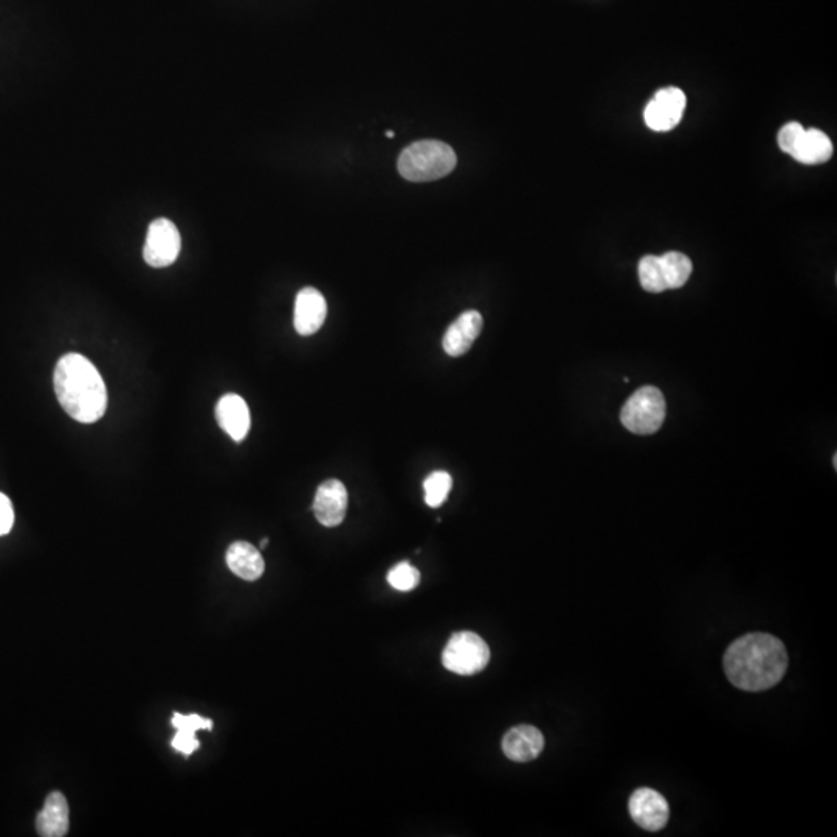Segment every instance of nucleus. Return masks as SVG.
Listing matches in <instances>:
<instances>
[{
    "label": "nucleus",
    "instance_id": "nucleus-19",
    "mask_svg": "<svg viewBox=\"0 0 837 837\" xmlns=\"http://www.w3.org/2000/svg\"><path fill=\"white\" fill-rule=\"evenodd\" d=\"M639 281L642 289L650 293H661L669 290L665 283L664 270L658 256L647 255L639 261Z\"/></svg>",
    "mask_w": 837,
    "mask_h": 837
},
{
    "label": "nucleus",
    "instance_id": "nucleus-15",
    "mask_svg": "<svg viewBox=\"0 0 837 837\" xmlns=\"http://www.w3.org/2000/svg\"><path fill=\"white\" fill-rule=\"evenodd\" d=\"M36 830L42 837H62L69 833V803L61 793H52L36 817Z\"/></svg>",
    "mask_w": 837,
    "mask_h": 837
},
{
    "label": "nucleus",
    "instance_id": "nucleus-13",
    "mask_svg": "<svg viewBox=\"0 0 837 837\" xmlns=\"http://www.w3.org/2000/svg\"><path fill=\"white\" fill-rule=\"evenodd\" d=\"M217 424L233 441L241 442L250 431V410L238 394H225L216 405Z\"/></svg>",
    "mask_w": 837,
    "mask_h": 837
},
{
    "label": "nucleus",
    "instance_id": "nucleus-1",
    "mask_svg": "<svg viewBox=\"0 0 837 837\" xmlns=\"http://www.w3.org/2000/svg\"><path fill=\"white\" fill-rule=\"evenodd\" d=\"M788 669L785 645L772 634L751 633L732 642L724 655V672L738 689L763 692L782 681Z\"/></svg>",
    "mask_w": 837,
    "mask_h": 837
},
{
    "label": "nucleus",
    "instance_id": "nucleus-9",
    "mask_svg": "<svg viewBox=\"0 0 837 837\" xmlns=\"http://www.w3.org/2000/svg\"><path fill=\"white\" fill-rule=\"evenodd\" d=\"M315 518L326 527H335L343 523L348 510V490L338 479L324 481L315 493Z\"/></svg>",
    "mask_w": 837,
    "mask_h": 837
},
{
    "label": "nucleus",
    "instance_id": "nucleus-4",
    "mask_svg": "<svg viewBox=\"0 0 837 837\" xmlns=\"http://www.w3.org/2000/svg\"><path fill=\"white\" fill-rule=\"evenodd\" d=\"M667 403L656 386H642L625 403L620 421L634 434H653L664 424Z\"/></svg>",
    "mask_w": 837,
    "mask_h": 837
},
{
    "label": "nucleus",
    "instance_id": "nucleus-16",
    "mask_svg": "<svg viewBox=\"0 0 837 837\" xmlns=\"http://www.w3.org/2000/svg\"><path fill=\"white\" fill-rule=\"evenodd\" d=\"M833 143L825 132L808 129L803 132L791 157L803 165H820L833 157Z\"/></svg>",
    "mask_w": 837,
    "mask_h": 837
},
{
    "label": "nucleus",
    "instance_id": "nucleus-24",
    "mask_svg": "<svg viewBox=\"0 0 837 837\" xmlns=\"http://www.w3.org/2000/svg\"><path fill=\"white\" fill-rule=\"evenodd\" d=\"M267 545H269V538H264V540L261 541V549L266 548Z\"/></svg>",
    "mask_w": 837,
    "mask_h": 837
},
{
    "label": "nucleus",
    "instance_id": "nucleus-25",
    "mask_svg": "<svg viewBox=\"0 0 837 837\" xmlns=\"http://www.w3.org/2000/svg\"><path fill=\"white\" fill-rule=\"evenodd\" d=\"M385 135H386V137H388V138H393V137H394V135H396V134H394V132H393V131H386V132H385Z\"/></svg>",
    "mask_w": 837,
    "mask_h": 837
},
{
    "label": "nucleus",
    "instance_id": "nucleus-17",
    "mask_svg": "<svg viewBox=\"0 0 837 837\" xmlns=\"http://www.w3.org/2000/svg\"><path fill=\"white\" fill-rule=\"evenodd\" d=\"M173 726L177 729L176 737L173 738V748L185 755H191L199 748V741L196 732L200 729H213V721L200 717L197 713L182 715L174 713Z\"/></svg>",
    "mask_w": 837,
    "mask_h": 837
},
{
    "label": "nucleus",
    "instance_id": "nucleus-23",
    "mask_svg": "<svg viewBox=\"0 0 837 837\" xmlns=\"http://www.w3.org/2000/svg\"><path fill=\"white\" fill-rule=\"evenodd\" d=\"M14 523V510L11 501L4 493H0V535L8 534Z\"/></svg>",
    "mask_w": 837,
    "mask_h": 837
},
{
    "label": "nucleus",
    "instance_id": "nucleus-10",
    "mask_svg": "<svg viewBox=\"0 0 837 837\" xmlns=\"http://www.w3.org/2000/svg\"><path fill=\"white\" fill-rule=\"evenodd\" d=\"M326 315H328V303L321 292L314 287H306L298 292L295 312H293V326L298 334L307 337L320 331Z\"/></svg>",
    "mask_w": 837,
    "mask_h": 837
},
{
    "label": "nucleus",
    "instance_id": "nucleus-5",
    "mask_svg": "<svg viewBox=\"0 0 837 837\" xmlns=\"http://www.w3.org/2000/svg\"><path fill=\"white\" fill-rule=\"evenodd\" d=\"M489 661V645L473 631L453 634L442 651V664L448 672L456 675H476L486 669Z\"/></svg>",
    "mask_w": 837,
    "mask_h": 837
},
{
    "label": "nucleus",
    "instance_id": "nucleus-6",
    "mask_svg": "<svg viewBox=\"0 0 837 837\" xmlns=\"http://www.w3.org/2000/svg\"><path fill=\"white\" fill-rule=\"evenodd\" d=\"M182 238L176 225L169 219H155L148 228L143 258L155 269L171 266L179 258Z\"/></svg>",
    "mask_w": 837,
    "mask_h": 837
},
{
    "label": "nucleus",
    "instance_id": "nucleus-11",
    "mask_svg": "<svg viewBox=\"0 0 837 837\" xmlns=\"http://www.w3.org/2000/svg\"><path fill=\"white\" fill-rule=\"evenodd\" d=\"M483 315L478 310H467L459 315L442 338V348L450 357H461L472 349L483 331Z\"/></svg>",
    "mask_w": 837,
    "mask_h": 837
},
{
    "label": "nucleus",
    "instance_id": "nucleus-7",
    "mask_svg": "<svg viewBox=\"0 0 837 837\" xmlns=\"http://www.w3.org/2000/svg\"><path fill=\"white\" fill-rule=\"evenodd\" d=\"M686 104V93L678 87H665L658 90L653 100L645 107V124L651 131H672L681 121L686 111Z\"/></svg>",
    "mask_w": 837,
    "mask_h": 837
},
{
    "label": "nucleus",
    "instance_id": "nucleus-2",
    "mask_svg": "<svg viewBox=\"0 0 837 837\" xmlns=\"http://www.w3.org/2000/svg\"><path fill=\"white\" fill-rule=\"evenodd\" d=\"M56 397L76 422L93 424L107 410V390L98 369L81 354L61 357L53 374Z\"/></svg>",
    "mask_w": 837,
    "mask_h": 837
},
{
    "label": "nucleus",
    "instance_id": "nucleus-12",
    "mask_svg": "<svg viewBox=\"0 0 837 837\" xmlns=\"http://www.w3.org/2000/svg\"><path fill=\"white\" fill-rule=\"evenodd\" d=\"M545 749V737L537 727L529 724L512 727L503 738V752L512 762L526 763L535 760Z\"/></svg>",
    "mask_w": 837,
    "mask_h": 837
},
{
    "label": "nucleus",
    "instance_id": "nucleus-20",
    "mask_svg": "<svg viewBox=\"0 0 837 837\" xmlns=\"http://www.w3.org/2000/svg\"><path fill=\"white\" fill-rule=\"evenodd\" d=\"M453 479L447 472H433L424 481L425 503L430 507H439L447 501L452 490Z\"/></svg>",
    "mask_w": 837,
    "mask_h": 837
},
{
    "label": "nucleus",
    "instance_id": "nucleus-21",
    "mask_svg": "<svg viewBox=\"0 0 837 837\" xmlns=\"http://www.w3.org/2000/svg\"><path fill=\"white\" fill-rule=\"evenodd\" d=\"M388 583L397 591L408 593L421 583V572L410 562H400L388 572Z\"/></svg>",
    "mask_w": 837,
    "mask_h": 837
},
{
    "label": "nucleus",
    "instance_id": "nucleus-14",
    "mask_svg": "<svg viewBox=\"0 0 837 837\" xmlns=\"http://www.w3.org/2000/svg\"><path fill=\"white\" fill-rule=\"evenodd\" d=\"M227 565L239 579L255 582L264 574L266 563L258 548L247 541H236L228 548Z\"/></svg>",
    "mask_w": 837,
    "mask_h": 837
},
{
    "label": "nucleus",
    "instance_id": "nucleus-8",
    "mask_svg": "<svg viewBox=\"0 0 837 837\" xmlns=\"http://www.w3.org/2000/svg\"><path fill=\"white\" fill-rule=\"evenodd\" d=\"M628 808L634 822L644 830L659 831L669 822V802L655 789L641 788L634 791Z\"/></svg>",
    "mask_w": 837,
    "mask_h": 837
},
{
    "label": "nucleus",
    "instance_id": "nucleus-18",
    "mask_svg": "<svg viewBox=\"0 0 837 837\" xmlns=\"http://www.w3.org/2000/svg\"><path fill=\"white\" fill-rule=\"evenodd\" d=\"M659 259H661L667 287L669 289H681L692 275L693 264L689 256L682 255L679 252H669Z\"/></svg>",
    "mask_w": 837,
    "mask_h": 837
},
{
    "label": "nucleus",
    "instance_id": "nucleus-3",
    "mask_svg": "<svg viewBox=\"0 0 837 837\" xmlns=\"http://www.w3.org/2000/svg\"><path fill=\"white\" fill-rule=\"evenodd\" d=\"M458 157L452 146L438 140H422L403 149L397 169L410 182H433L456 168Z\"/></svg>",
    "mask_w": 837,
    "mask_h": 837
},
{
    "label": "nucleus",
    "instance_id": "nucleus-22",
    "mask_svg": "<svg viewBox=\"0 0 837 837\" xmlns=\"http://www.w3.org/2000/svg\"><path fill=\"white\" fill-rule=\"evenodd\" d=\"M803 132H805V128H803L802 124L796 123V121H791V123L785 124V126L780 129L779 137H777L779 148L782 149L783 152H786V154H793L794 148H796L797 143H799Z\"/></svg>",
    "mask_w": 837,
    "mask_h": 837
}]
</instances>
